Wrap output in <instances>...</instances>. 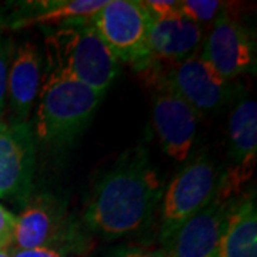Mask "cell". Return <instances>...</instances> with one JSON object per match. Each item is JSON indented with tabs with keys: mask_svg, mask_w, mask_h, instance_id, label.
<instances>
[{
	"mask_svg": "<svg viewBox=\"0 0 257 257\" xmlns=\"http://www.w3.org/2000/svg\"><path fill=\"white\" fill-rule=\"evenodd\" d=\"M165 192L145 147L126 152L93 187L84 221L106 239H117L143 229Z\"/></svg>",
	"mask_w": 257,
	"mask_h": 257,
	"instance_id": "cell-1",
	"label": "cell"
},
{
	"mask_svg": "<svg viewBox=\"0 0 257 257\" xmlns=\"http://www.w3.org/2000/svg\"><path fill=\"white\" fill-rule=\"evenodd\" d=\"M103 96L62 70L49 67L39 90L37 136L56 147L73 142L90 123Z\"/></svg>",
	"mask_w": 257,
	"mask_h": 257,
	"instance_id": "cell-2",
	"label": "cell"
},
{
	"mask_svg": "<svg viewBox=\"0 0 257 257\" xmlns=\"http://www.w3.org/2000/svg\"><path fill=\"white\" fill-rule=\"evenodd\" d=\"M49 67L104 93L117 77L120 63L101 40L90 20L57 28L46 39Z\"/></svg>",
	"mask_w": 257,
	"mask_h": 257,
	"instance_id": "cell-3",
	"label": "cell"
},
{
	"mask_svg": "<svg viewBox=\"0 0 257 257\" xmlns=\"http://www.w3.org/2000/svg\"><path fill=\"white\" fill-rule=\"evenodd\" d=\"M153 19L145 2L107 0L90 22L119 62L145 70L150 63L149 37Z\"/></svg>",
	"mask_w": 257,
	"mask_h": 257,
	"instance_id": "cell-4",
	"label": "cell"
},
{
	"mask_svg": "<svg viewBox=\"0 0 257 257\" xmlns=\"http://www.w3.org/2000/svg\"><path fill=\"white\" fill-rule=\"evenodd\" d=\"M220 177L221 169L206 155L196 157L175 176L162 196L160 239L163 244L216 197Z\"/></svg>",
	"mask_w": 257,
	"mask_h": 257,
	"instance_id": "cell-5",
	"label": "cell"
},
{
	"mask_svg": "<svg viewBox=\"0 0 257 257\" xmlns=\"http://www.w3.org/2000/svg\"><path fill=\"white\" fill-rule=\"evenodd\" d=\"M152 74L159 89L175 93L200 116L217 113L231 97L230 83L223 80L200 55L167 63L163 69L156 67Z\"/></svg>",
	"mask_w": 257,
	"mask_h": 257,
	"instance_id": "cell-6",
	"label": "cell"
},
{
	"mask_svg": "<svg viewBox=\"0 0 257 257\" xmlns=\"http://www.w3.org/2000/svg\"><path fill=\"white\" fill-rule=\"evenodd\" d=\"M257 159V103L243 99L236 104L229 120V167L221 170L217 196L233 200L251 179Z\"/></svg>",
	"mask_w": 257,
	"mask_h": 257,
	"instance_id": "cell-7",
	"label": "cell"
},
{
	"mask_svg": "<svg viewBox=\"0 0 257 257\" xmlns=\"http://www.w3.org/2000/svg\"><path fill=\"white\" fill-rule=\"evenodd\" d=\"M73 236L63 204L49 194H42L29 197L23 211L16 217L10 246L62 251V244L73 243Z\"/></svg>",
	"mask_w": 257,
	"mask_h": 257,
	"instance_id": "cell-8",
	"label": "cell"
},
{
	"mask_svg": "<svg viewBox=\"0 0 257 257\" xmlns=\"http://www.w3.org/2000/svg\"><path fill=\"white\" fill-rule=\"evenodd\" d=\"M35 135L30 123L0 121V199L28 202L35 173Z\"/></svg>",
	"mask_w": 257,
	"mask_h": 257,
	"instance_id": "cell-9",
	"label": "cell"
},
{
	"mask_svg": "<svg viewBox=\"0 0 257 257\" xmlns=\"http://www.w3.org/2000/svg\"><path fill=\"white\" fill-rule=\"evenodd\" d=\"M200 56L230 83L254 64V42L240 22L223 13L213 20Z\"/></svg>",
	"mask_w": 257,
	"mask_h": 257,
	"instance_id": "cell-10",
	"label": "cell"
},
{
	"mask_svg": "<svg viewBox=\"0 0 257 257\" xmlns=\"http://www.w3.org/2000/svg\"><path fill=\"white\" fill-rule=\"evenodd\" d=\"M152 116L167 156L184 162L192 150L200 114L175 93L159 89L153 99Z\"/></svg>",
	"mask_w": 257,
	"mask_h": 257,
	"instance_id": "cell-11",
	"label": "cell"
},
{
	"mask_svg": "<svg viewBox=\"0 0 257 257\" xmlns=\"http://www.w3.org/2000/svg\"><path fill=\"white\" fill-rule=\"evenodd\" d=\"M231 200L216 194L204 209L196 213L165 244L170 257H217L219 243Z\"/></svg>",
	"mask_w": 257,
	"mask_h": 257,
	"instance_id": "cell-12",
	"label": "cell"
},
{
	"mask_svg": "<svg viewBox=\"0 0 257 257\" xmlns=\"http://www.w3.org/2000/svg\"><path fill=\"white\" fill-rule=\"evenodd\" d=\"M43 56L37 45L25 42L13 52L8 77V97L13 123L28 121L42 84Z\"/></svg>",
	"mask_w": 257,
	"mask_h": 257,
	"instance_id": "cell-13",
	"label": "cell"
},
{
	"mask_svg": "<svg viewBox=\"0 0 257 257\" xmlns=\"http://www.w3.org/2000/svg\"><path fill=\"white\" fill-rule=\"evenodd\" d=\"M202 36V26L182 13L155 18L149 37L150 62L173 63L186 59L200 45Z\"/></svg>",
	"mask_w": 257,
	"mask_h": 257,
	"instance_id": "cell-14",
	"label": "cell"
},
{
	"mask_svg": "<svg viewBox=\"0 0 257 257\" xmlns=\"http://www.w3.org/2000/svg\"><path fill=\"white\" fill-rule=\"evenodd\" d=\"M107 3V0H42L20 2L15 6L10 26L15 29L39 26H64L76 22L90 20Z\"/></svg>",
	"mask_w": 257,
	"mask_h": 257,
	"instance_id": "cell-15",
	"label": "cell"
},
{
	"mask_svg": "<svg viewBox=\"0 0 257 257\" xmlns=\"http://www.w3.org/2000/svg\"><path fill=\"white\" fill-rule=\"evenodd\" d=\"M217 257H257V209L254 190L231 200Z\"/></svg>",
	"mask_w": 257,
	"mask_h": 257,
	"instance_id": "cell-16",
	"label": "cell"
},
{
	"mask_svg": "<svg viewBox=\"0 0 257 257\" xmlns=\"http://www.w3.org/2000/svg\"><path fill=\"white\" fill-rule=\"evenodd\" d=\"M227 3L217 0H183L179 2V9L184 18L190 19L194 23L213 22L221 16Z\"/></svg>",
	"mask_w": 257,
	"mask_h": 257,
	"instance_id": "cell-17",
	"label": "cell"
},
{
	"mask_svg": "<svg viewBox=\"0 0 257 257\" xmlns=\"http://www.w3.org/2000/svg\"><path fill=\"white\" fill-rule=\"evenodd\" d=\"M13 57V43L10 39L0 36V114L8 100V77Z\"/></svg>",
	"mask_w": 257,
	"mask_h": 257,
	"instance_id": "cell-18",
	"label": "cell"
},
{
	"mask_svg": "<svg viewBox=\"0 0 257 257\" xmlns=\"http://www.w3.org/2000/svg\"><path fill=\"white\" fill-rule=\"evenodd\" d=\"M16 216H13L3 206H0V247H9L12 244Z\"/></svg>",
	"mask_w": 257,
	"mask_h": 257,
	"instance_id": "cell-19",
	"label": "cell"
},
{
	"mask_svg": "<svg viewBox=\"0 0 257 257\" xmlns=\"http://www.w3.org/2000/svg\"><path fill=\"white\" fill-rule=\"evenodd\" d=\"M10 257H64L63 251L56 248H18L9 247Z\"/></svg>",
	"mask_w": 257,
	"mask_h": 257,
	"instance_id": "cell-20",
	"label": "cell"
},
{
	"mask_svg": "<svg viewBox=\"0 0 257 257\" xmlns=\"http://www.w3.org/2000/svg\"><path fill=\"white\" fill-rule=\"evenodd\" d=\"M113 257H170L166 248L143 250V248H123Z\"/></svg>",
	"mask_w": 257,
	"mask_h": 257,
	"instance_id": "cell-21",
	"label": "cell"
},
{
	"mask_svg": "<svg viewBox=\"0 0 257 257\" xmlns=\"http://www.w3.org/2000/svg\"><path fill=\"white\" fill-rule=\"evenodd\" d=\"M9 247H0V257H10Z\"/></svg>",
	"mask_w": 257,
	"mask_h": 257,
	"instance_id": "cell-22",
	"label": "cell"
}]
</instances>
